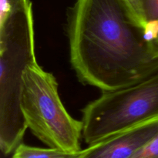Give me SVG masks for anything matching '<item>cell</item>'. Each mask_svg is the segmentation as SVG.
<instances>
[{
  "label": "cell",
  "mask_w": 158,
  "mask_h": 158,
  "mask_svg": "<svg viewBox=\"0 0 158 158\" xmlns=\"http://www.w3.org/2000/svg\"><path fill=\"white\" fill-rule=\"evenodd\" d=\"M82 150L69 152L58 148H43L20 143L14 151L12 158H80Z\"/></svg>",
  "instance_id": "6"
},
{
  "label": "cell",
  "mask_w": 158,
  "mask_h": 158,
  "mask_svg": "<svg viewBox=\"0 0 158 158\" xmlns=\"http://www.w3.org/2000/svg\"><path fill=\"white\" fill-rule=\"evenodd\" d=\"M20 105L28 128L49 148L81 151L82 120L67 112L60 100L56 78L38 63L25 70Z\"/></svg>",
  "instance_id": "3"
},
{
  "label": "cell",
  "mask_w": 158,
  "mask_h": 158,
  "mask_svg": "<svg viewBox=\"0 0 158 158\" xmlns=\"http://www.w3.org/2000/svg\"><path fill=\"white\" fill-rule=\"evenodd\" d=\"M151 53L154 58L158 59V22L148 25L146 31Z\"/></svg>",
  "instance_id": "9"
},
{
  "label": "cell",
  "mask_w": 158,
  "mask_h": 158,
  "mask_svg": "<svg viewBox=\"0 0 158 158\" xmlns=\"http://www.w3.org/2000/svg\"><path fill=\"white\" fill-rule=\"evenodd\" d=\"M131 158H158V134Z\"/></svg>",
  "instance_id": "8"
},
{
  "label": "cell",
  "mask_w": 158,
  "mask_h": 158,
  "mask_svg": "<svg viewBox=\"0 0 158 158\" xmlns=\"http://www.w3.org/2000/svg\"><path fill=\"white\" fill-rule=\"evenodd\" d=\"M70 63L83 83L111 91L158 71L145 32L123 0H77L68 23Z\"/></svg>",
  "instance_id": "1"
},
{
  "label": "cell",
  "mask_w": 158,
  "mask_h": 158,
  "mask_svg": "<svg viewBox=\"0 0 158 158\" xmlns=\"http://www.w3.org/2000/svg\"><path fill=\"white\" fill-rule=\"evenodd\" d=\"M134 23L146 34L148 23L143 10V0H123Z\"/></svg>",
  "instance_id": "7"
},
{
  "label": "cell",
  "mask_w": 158,
  "mask_h": 158,
  "mask_svg": "<svg viewBox=\"0 0 158 158\" xmlns=\"http://www.w3.org/2000/svg\"><path fill=\"white\" fill-rule=\"evenodd\" d=\"M158 119V71L121 89L103 91L83 109V137L89 145Z\"/></svg>",
  "instance_id": "4"
},
{
  "label": "cell",
  "mask_w": 158,
  "mask_h": 158,
  "mask_svg": "<svg viewBox=\"0 0 158 158\" xmlns=\"http://www.w3.org/2000/svg\"><path fill=\"white\" fill-rule=\"evenodd\" d=\"M143 5L148 25L158 22V0H143Z\"/></svg>",
  "instance_id": "10"
},
{
  "label": "cell",
  "mask_w": 158,
  "mask_h": 158,
  "mask_svg": "<svg viewBox=\"0 0 158 158\" xmlns=\"http://www.w3.org/2000/svg\"><path fill=\"white\" fill-rule=\"evenodd\" d=\"M38 63L30 0H2L0 23V148L6 155L22 143L28 128L20 105L23 77Z\"/></svg>",
  "instance_id": "2"
},
{
  "label": "cell",
  "mask_w": 158,
  "mask_h": 158,
  "mask_svg": "<svg viewBox=\"0 0 158 158\" xmlns=\"http://www.w3.org/2000/svg\"><path fill=\"white\" fill-rule=\"evenodd\" d=\"M157 134L156 119L89 145L80 158H131Z\"/></svg>",
  "instance_id": "5"
}]
</instances>
